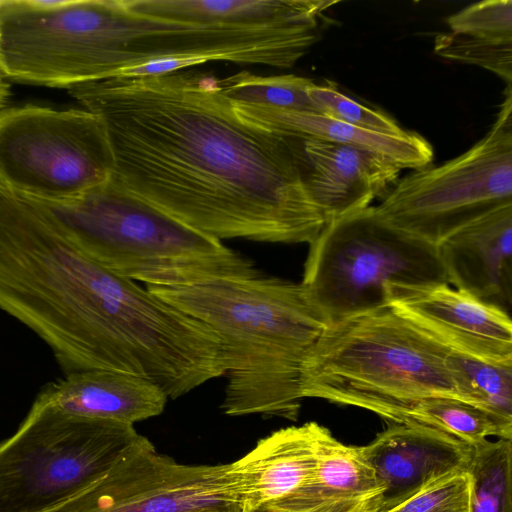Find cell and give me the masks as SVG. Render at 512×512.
Listing matches in <instances>:
<instances>
[{
    "label": "cell",
    "instance_id": "obj_21",
    "mask_svg": "<svg viewBox=\"0 0 512 512\" xmlns=\"http://www.w3.org/2000/svg\"><path fill=\"white\" fill-rule=\"evenodd\" d=\"M404 424L430 427L474 446L487 437L512 440V423L472 403L436 397L418 404Z\"/></svg>",
    "mask_w": 512,
    "mask_h": 512
},
{
    "label": "cell",
    "instance_id": "obj_8",
    "mask_svg": "<svg viewBox=\"0 0 512 512\" xmlns=\"http://www.w3.org/2000/svg\"><path fill=\"white\" fill-rule=\"evenodd\" d=\"M329 323L387 307V288L447 283L437 246L396 228L375 206L327 223L301 282Z\"/></svg>",
    "mask_w": 512,
    "mask_h": 512
},
{
    "label": "cell",
    "instance_id": "obj_17",
    "mask_svg": "<svg viewBox=\"0 0 512 512\" xmlns=\"http://www.w3.org/2000/svg\"><path fill=\"white\" fill-rule=\"evenodd\" d=\"M384 487L359 446L345 445L325 427L311 478L274 503L293 512H380Z\"/></svg>",
    "mask_w": 512,
    "mask_h": 512
},
{
    "label": "cell",
    "instance_id": "obj_1",
    "mask_svg": "<svg viewBox=\"0 0 512 512\" xmlns=\"http://www.w3.org/2000/svg\"><path fill=\"white\" fill-rule=\"evenodd\" d=\"M68 92L103 119L112 178L187 226L218 240L310 244L326 225L297 140L240 116L214 77L182 69Z\"/></svg>",
    "mask_w": 512,
    "mask_h": 512
},
{
    "label": "cell",
    "instance_id": "obj_29",
    "mask_svg": "<svg viewBox=\"0 0 512 512\" xmlns=\"http://www.w3.org/2000/svg\"><path fill=\"white\" fill-rule=\"evenodd\" d=\"M10 97V87L8 82L0 78V109L7 103Z\"/></svg>",
    "mask_w": 512,
    "mask_h": 512
},
{
    "label": "cell",
    "instance_id": "obj_2",
    "mask_svg": "<svg viewBox=\"0 0 512 512\" xmlns=\"http://www.w3.org/2000/svg\"><path fill=\"white\" fill-rule=\"evenodd\" d=\"M0 310L50 348L64 375L114 370L162 386L196 337L190 316L87 257L45 209L1 185Z\"/></svg>",
    "mask_w": 512,
    "mask_h": 512
},
{
    "label": "cell",
    "instance_id": "obj_10",
    "mask_svg": "<svg viewBox=\"0 0 512 512\" xmlns=\"http://www.w3.org/2000/svg\"><path fill=\"white\" fill-rule=\"evenodd\" d=\"M114 156L103 119L86 109H0V185L35 200L81 196L106 183Z\"/></svg>",
    "mask_w": 512,
    "mask_h": 512
},
{
    "label": "cell",
    "instance_id": "obj_3",
    "mask_svg": "<svg viewBox=\"0 0 512 512\" xmlns=\"http://www.w3.org/2000/svg\"><path fill=\"white\" fill-rule=\"evenodd\" d=\"M144 287L218 338L225 414L297 420L303 359L329 324L302 283L260 272Z\"/></svg>",
    "mask_w": 512,
    "mask_h": 512
},
{
    "label": "cell",
    "instance_id": "obj_19",
    "mask_svg": "<svg viewBox=\"0 0 512 512\" xmlns=\"http://www.w3.org/2000/svg\"><path fill=\"white\" fill-rule=\"evenodd\" d=\"M246 120L294 139H312L353 146L373 153L399 169L417 170L434 158L431 143L415 131L387 135L363 130L318 113H299L233 103Z\"/></svg>",
    "mask_w": 512,
    "mask_h": 512
},
{
    "label": "cell",
    "instance_id": "obj_25",
    "mask_svg": "<svg viewBox=\"0 0 512 512\" xmlns=\"http://www.w3.org/2000/svg\"><path fill=\"white\" fill-rule=\"evenodd\" d=\"M434 52L441 58L488 70L512 86V43L448 32L438 34Z\"/></svg>",
    "mask_w": 512,
    "mask_h": 512
},
{
    "label": "cell",
    "instance_id": "obj_26",
    "mask_svg": "<svg viewBox=\"0 0 512 512\" xmlns=\"http://www.w3.org/2000/svg\"><path fill=\"white\" fill-rule=\"evenodd\" d=\"M308 94L320 114L354 127L387 135H402L407 130L389 115L348 97L330 83L314 84Z\"/></svg>",
    "mask_w": 512,
    "mask_h": 512
},
{
    "label": "cell",
    "instance_id": "obj_4",
    "mask_svg": "<svg viewBox=\"0 0 512 512\" xmlns=\"http://www.w3.org/2000/svg\"><path fill=\"white\" fill-rule=\"evenodd\" d=\"M449 353L390 307L372 310L327 325L303 359L301 394L404 424L427 399L465 401Z\"/></svg>",
    "mask_w": 512,
    "mask_h": 512
},
{
    "label": "cell",
    "instance_id": "obj_24",
    "mask_svg": "<svg viewBox=\"0 0 512 512\" xmlns=\"http://www.w3.org/2000/svg\"><path fill=\"white\" fill-rule=\"evenodd\" d=\"M448 360L465 401L512 423V364L487 363L452 351Z\"/></svg>",
    "mask_w": 512,
    "mask_h": 512
},
{
    "label": "cell",
    "instance_id": "obj_27",
    "mask_svg": "<svg viewBox=\"0 0 512 512\" xmlns=\"http://www.w3.org/2000/svg\"><path fill=\"white\" fill-rule=\"evenodd\" d=\"M454 33L499 43H512V1L487 0L469 5L447 18Z\"/></svg>",
    "mask_w": 512,
    "mask_h": 512
},
{
    "label": "cell",
    "instance_id": "obj_9",
    "mask_svg": "<svg viewBox=\"0 0 512 512\" xmlns=\"http://www.w3.org/2000/svg\"><path fill=\"white\" fill-rule=\"evenodd\" d=\"M489 131L468 150L396 181L375 206L391 225L434 246L512 204V89Z\"/></svg>",
    "mask_w": 512,
    "mask_h": 512
},
{
    "label": "cell",
    "instance_id": "obj_6",
    "mask_svg": "<svg viewBox=\"0 0 512 512\" xmlns=\"http://www.w3.org/2000/svg\"><path fill=\"white\" fill-rule=\"evenodd\" d=\"M124 0H6L0 9L5 80L66 88L129 67Z\"/></svg>",
    "mask_w": 512,
    "mask_h": 512
},
{
    "label": "cell",
    "instance_id": "obj_22",
    "mask_svg": "<svg viewBox=\"0 0 512 512\" xmlns=\"http://www.w3.org/2000/svg\"><path fill=\"white\" fill-rule=\"evenodd\" d=\"M466 471L470 512H512V440L472 446Z\"/></svg>",
    "mask_w": 512,
    "mask_h": 512
},
{
    "label": "cell",
    "instance_id": "obj_15",
    "mask_svg": "<svg viewBox=\"0 0 512 512\" xmlns=\"http://www.w3.org/2000/svg\"><path fill=\"white\" fill-rule=\"evenodd\" d=\"M446 281L502 309L512 299V204L457 230L437 245Z\"/></svg>",
    "mask_w": 512,
    "mask_h": 512
},
{
    "label": "cell",
    "instance_id": "obj_23",
    "mask_svg": "<svg viewBox=\"0 0 512 512\" xmlns=\"http://www.w3.org/2000/svg\"><path fill=\"white\" fill-rule=\"evenodd\" d=\"M314 84L293 74L258 76L248 71L218 80L222 94L233 103L320 114L308 94Z\"/></svg>",
    "mask_w": 512,
    "mask_h": 512
},
{
    "label": "cell",
    "instance_id": "obj_31",
    "mask_svg": "<svg viewBox=\"0 0 512 512\" xmlns=\"http://www.w3.org/2000/svg\"><path fill=\"white\" fill-rule=\"evenodd\" d=\"M6 0H0V9L3 7V5L5 4ZM0 78H3L2 77V74H1V70H0ZM4 79V78H3Z\"/></svg>",
    "mask_w": 512,
    "mask_h": 512
},
{
    "label": "cell",
    "instance_id": "obj_12",
    "mask_svg": "<svg viewBox=\"0 0 512 512\" xmlns=\"http://www.w3.org/2000/svg\"><path fill=\"white\" fill-rule=\"evenodd\" d=\"M387 306L448 350L479 361L512 364L508 311L448 283L387 288Z\"/></svg>",
    "mask_w": 512,
    "mask_h": 512
},
{
    "label": "cell",
    "instance_id": "obj_20",
    "mask_svg": "<svg viewBox=\"0 0 512 512\" xmlns=\"http://www.w3.org/2000/svg\"><path fill=\"white\" fill-rule=\"evenodd\" d=\"M142 15L234 29H285L319 25L337 1L327 0H125Z\"/></svg>",
    "mask_w": 512,
    "mask_h": 512
},
{
    "label": "cell",
    "instance_id": "obj_30",
    "mask_svg": "<svg viewBox=\"0 0 512 512\" xmlns=\"http://www.w3.org/2000/svg\"><path fill=\"white\" fill-rule=\"evenodd\" d=\"M243 512H293V511L280 508L273 504H265V505H261L256 508H253V509H250L247 511H243Z\"/></svg>",
    "mask_w": 512,
    "mask_h": 512
},
{
    "label": "cell",
    "instance_id": "obj_5",
    "mask_svg": "<svg viewBox=\"0 0 512 512\" xmlns=\"http://www.w3.org/2000/svg\"><path fill=\"white\" fill-rule=\"evenodd\" d=\"M31 200L87 257L144 285L260 273L253 261L221 240L180 222L112 177L75 198Z\"/></svg>",
    "mask_w": 512,
    "mask_h": 512
},
{
    "label": "cell",
    "instance_id": "obj_18",
    "mask_svg": "<svg viewBox=\"0 0 512 512\" xmlns=\"http://www.w3.org/2000/svg\"><path fill=\"white\" fill-rule=\"evenodd\" d=\"M40 393L60 410L134 425L160 415L168 397L154 382L114 370H87L47 383Z\"/></svg>",
    "mask_w": 512,
    "mask_h": 512
},
{
    "label": "cell",
    "instance_id": "obj_16",
    "mask_svg": "<svg viewBox=\"0 0 512 512\" xmlns=\"http://www.w3.org/2000/svg\"><path fill=\"white\" fill-rule=\"evenodd\" d=\"M324 429L316 422H307L277 430L229 463L231 483L242 512L277 503L311 478Z\"/></svg>",
    "mask_w": 512,
    "mask_h": 512
},
{
    "label": "cell",
    "instance_id": "obj_7",
    "mask_svg": "<svg viewBox=\"0 0 512 512\" xmlns=\"http://www.w3.org/2000/svg\"><path fill=\"white\" fill-rule=\"evenodd\" d=\"M146 439L130 424L68 414L39 392L16 433L0 444V512H45Z\"/></svg>",
    "mask_w": 512,
    "mask_h": 512
},
{
    "label": "cell",
    "instance_id": "obj_11",
    "mask_svg": "<svg viewBox=\"0 0 512 512\" xmlns=\"http://www.w3.org/2000/svg\"><path fill=\"white\" fill-rule=\"evenodd\" d=\"M45 512H242L229 464L188 465L144 440L105 475Z\"/></svg>",
    "mask_w": 512,
    "mask_h": 512
},
{
    "label": "cell",
    "instance_id": "obj_13",
    "mask_svg": "<svg viewBox=\"0 0 512 512\" xmlns=\"http://www.w3.org/2000/svg\"><path fill=\"white\" fill-rule=\"evenodd\" d=\"M359 449L384 487L380 512H386L434 480L466 469L472 446L430 427L390 423Z\"/></svg>",
    "mask_w": 512,
    "mask_h": 512
},
{
    "label": "cell",
    "instance_id": "obj_14",
    "mask_svg": "<svg viewBox=\"0 0 512 512\" xmlns=\"http://www.w3.org/2000/svg\"><path fill=\"white\" fill-rule=\"evenodd\" d=\"M296 140L306 190L326 224L369 207L399 179L401 169L368 151L319 140Z\"/></svg>",
    "mask_w": 512,
    "mask_h": 512
},
{
    "label": "cell",
    "instance_id": "obj_28",
    "mask_svg": "<svg viewBox=\"0 0 512 512\" xmlns=\"http://www.w3.org/2000/svg\"><path fill=\"white\" fill-rule=\"evenodd\" d=\"M386 512H470V479L466 469L448 473Z\"/></svg>",
    "mask_w": 512,
    "mask_h": 512
}]
</instances>
